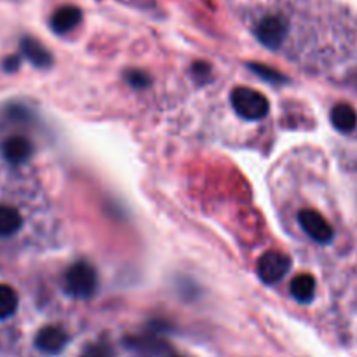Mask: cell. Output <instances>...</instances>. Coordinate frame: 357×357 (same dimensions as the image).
I'll return each mask as SVG.
<instances>
[{"instance_id": "3957f363", "label": "cell", "mask_w": 357, "mask_h": 357, "mask_svg": "<svg viewBox=\"0 0 357 357\" xmlns=\"http://www.w3.org/2000/svg\"><path fill=\"white\" fill-rule=\"evenodd\" d=\"M291 260L281 251H265L257 264V274L265 284H275L288 274Z\"/></svg>"}, {"instance_id": "7c38bea8", "label": "cell", "mask_w": 357, "mask_h": 357, "mask_svg": "<svg viewBox=\"0 0 357 357\" xmlns=\"http://www.w3.org/2000/svg\"><path fill=\"white\" fill-rule=\"evenodd\" d=\"M23 225L20 211L10 206H0V237H9L16 234Z\"/></svg>"}, {"instance_id": "5bb4252c", "label": "cell", "mask_w": 357, "mask_h": 357, "mask_svg": "<svg viewBox=\"0 0 357 357\" xmlns=\"http://www.w3.org/2000/svg\"><path fill=\"white\" fill-rule=\"evenodd\" d=\"M248 66H250V68L253 70L257 75L264 77L267 82H286V77L281 75L278 70H272V68H268V66H265V65H258V63H250Z\"/></svg>"}, {"instance_id": "ba28073f", "label": "cell", "mask_w": 357, "mask_h": 357, "mask_svg": "<svg viewBox=\"0 0 357 357\" xmlns=\"http://www.w3.org/2000/svg\"><path fill=\"white\" fill-rule=\"evenodd\" d=\"M82 20V13H80L79 7L75 6H65L59 7L51 17V28L58 35H65L68 31H72L73 28H77V24Z\"/></svg>"}, {"instance_id": "52a82bcc", "label": "cell", "mask_w": 357, "mask_h": 357, "mask_svg": "<svg viewBox=\"0 0 357 357\" xmlns=\"http://www.w3.org/2000/svg\"><path fill=\"white\" fill-rule=\"evenodd\" d=\"M2 153L7 159V162L17 166V164L26 162L33 155V145L24 136H10V138L3 142Z\"/></svg>"}, {"instance_id": "5b68a950", "label": "cell", "mask_w": 357, "mask_h": 357, "mask_svg": "<svg viewBox=\"0 0 357 357\" xmlns=\"http://www.w3.org/2000/svg\"><path fill=\"white\" fill-rule=\"evenodd\" d=\"M257 38L268 49H279L288 33V21L282 16H267L258 23Z\"/></svg>"}, {"instance_id": "e0dca14e", "label": "cell", "mask_w": 357, "mask_h": 357, "mask_svg": "<svg viewBox=\"0 0 357 357\" xmlns=\"http://www.w3.org/2000/svg\"><path fill=\"white\" fill-rule=\"evenodd\" d=\"M209 70H211V66L206 65V63H195V65H194V75L197 77V79L204 80V79H208Z\"/></svg>"}, {"instance_id": "7a4b0ae2", "label": "cell", "mask_w": 357, "mask_h": 357, "mask_svg": "<svg viewBox=\"0 0 357 357\" xmlns=\"http://www.w3.org/2000/svg\"><path fill=\"white\" fill-rule=\"evenodd\" d=\"M98 288L96 271L86 261H77L66 271L65 289L73 298L86 300L94 295Z\"/></svg>"}, {"instance_id": "30bf717a", "label": "cell", "mask_w": 357, "mask_h": 357, "mask_svg": "<svg viewBox=\"0 0 357 357\" xmlns=\"http://www.w3.org/2000/svg\"><path fill=\"white\" fill-rule=\"evenodd\" d=\"M291 295L296 302L300 303H309L314 300L316 295V279L310 274H300L293 278L291 281Z\"/></svg>"}, {"instance_id": "9c48e42d", "label": "cell", "mask_w": 357, "mask_h": 357, "mask_svg": "<svg viewBox=\"0 0 357 357\" xmlns=\"http://www.w3.org/2000/svg\"><path fill=\"white\" fill-rule=\"evenodd\" d=\"M21 52H23V56L28 61L33 63L38 68H45V66H49L52 63V58L47 49L31 37H24L21 40Z\"/></svg>"}, {"instance_id": "2e32d148", "label": "cell", "mask_w": 357, "mask_h": 357, "mask_svg": "<svg viewBox=\"0 0 357 357\" xmlns=\"http://www.w3.org/2000/svg\"><path fill=\"white\" fill-rule=\"evenodd\" d=\"M128 82L132 87H146L150 84V77L139 70H132V72H128Z\"/></svg>"}, {"instance_id": "277c9868", "label": "cell", "mask_w": 357, "mask_h": 357, "mask_svg": "<svg viewBox=\"0 0 357 357\" xmlns=\"http://www.w3.org/2000/svg\"><path fill=\"white\" fill-rule=\"evenodd\" d=\"M298 222L302 225V229L305 230L307 236L316 241V243L328 244L333 241V227L324 220V216L321 213L314 211V209H302L298 213Z\"/></svg>"}, {"instance_id": "6da1fadb", "label": "cell", "mask_w": 357, "mask_h": 357, "mask_svg": "<svg viewBox=\"0 0 357 357\" xmlns=\"http://www.w3.org/2000/svg\"><path fill=\"white\" fill-rule=\"evenodd\" d=\"M230 103L236 114L244 121H260L267 117L271 103L260 91L251 87H236L230 93Z\"/></svg>"}, {"instance_id": "8992f818", "label": "cell", "mask_w": 357, "mask_h": 357, "mask_svg": "<svg viewBox=\"0 0 357 357\" xmlns=\"http://www.w3.org/2000/svg\"><path fill=\"white\" fill-rule=\"evenodd\" d=\"M68 344V337L59 326H45L38 331L35 345L44 354H59Z\"/></svg>"}, {"instance_id": "9a60e30c", "label": "cell", "mask_w": 357, "mask_h": 357, "mask_svg": "<svg viewBox=\"0 0 357 357\" xmlns=\"http://www.w3.org/2000/svg\"><path fill=\"white\" fill-rule=\"evenodd\" d=\"M82 357H114V354L107 344H91L82 352Z\"/></svg>"}, {"instance_id": "8fae6325", "label": "cell", "mask_w": 357, "mask_h": 357, "mask_svg": "<svg viewBox=\"0 0 357 357\" xmlns=\"http://www.w3.org/2000/svg\"><path fill=\"white\" fill-rule=\"evenodd\" d=\"M331 122H333L338 131L351 132L356 128L357 122L356 110L349 103L335 105L333 110H331Z\"/></svg>"}, {"instance_id": "4fadbf2b", "label": "cell", "mask_w": 357, "mask_h": 357, "mask_svg": "<svg viewBox=\"0 0 357 357\" xmlns=\"http://www.w3.org/2000/svg\"><path fill=\"white\" fill-rule=\"evenodd\" d=\"M17 309V295L10 286L0 284V319H7Z\"/></svg>"}]
</instances>
